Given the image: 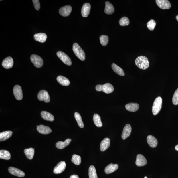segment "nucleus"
Wrapping results in <instances>:
<instances>
[{
	"mask_svg": "<svg viewBox=\"0 0 178 178\" xmlns=\"http://www.w3.org/2000/svg\"><path fill=\"white\" fill-rule=\"evenodd\" d=\"M57 56L58 58L65 64L71 66L72 64L70 58L65 53L61 51H58L57 53Z\"/></svg>",
	"mask_w": 178,
	"mask_h": 178,
	"instance_id": "obj_7",
	"label": "nucleus"
},
{
	"mask_svg": "<svg viewBox=\"0 0 178 178\" xmlns=\"http://www.w3.org/2000/svg\"><path fill=\"white\" fill-rule=\"evenodd\" d=\"M74 116L77 121L78 126L81 128H83L84 126V124L82 122V118L80 114L77 112H75L74 114Z\"/></svg>",
	"mask_w": 178,
	"mask_h": 178,
	"instance_id": "obj_33",
	"label": "nucleus"
},
{
	"mask_svg": "<svg viewBox=\"0 0 178 178\" xmlns=\"http://www.w3.org/2000/svg\"><path fill=\"white\" fill-rule=\"evenodd\" d=\"M118 165L117 164H110L105 167V172L107 174L111 173L117 170Z\"/></svg>",
	"mask_w": 178,
	"mask_h": 178,
	"instance_id": "obj_20",
	"label": "nucleus"
},
{
	"mask_svg": "<svg viewBox=\"0 0 178 178\" xmlns=\"http://www.w3.org/2000/svg\"><path fill=\"white\" fill-rule=\"evenodd\" d=\"M70 178H79V176L77 175H74L71 176Z\"/></svg>",
	"mask_w": 178,
	"mask_h": 178,
	"instance_id": "obj_40",
	"label": "nucleus"
},
{
	"mask_svg": "<svg viewBox=\"0 0 178 178\" xmlns=\"http://www.w3.org/2000/svg\"><path fill=\"white\" fill-rule=\"evenodd\" d=\"M95 88L98 92L102 91L106 94H109L113 92L114 90L113 86L110 83H106L103 85H97L96 86Z\"/></svg>",
	"mask_w": 178,
	"mask_h": 178,
	"instance_id": "obj_3",
	"label": "nucleus"
},
{
	"mask_svg": "<svg viewBox=\"0 0 178 178\" xmlns=\"http://www.w3.org/2000/svg\"><path fill=\"white\" fill-rule=\"evenodd\" d=\"M129 21L128 18L127 17H123L121 19H120V20L119 22V23L121 26H125L128 25L129 24Z\"/></svg>",
	"mask_w": 178,
	"mask_h": 178,
	"instance_id": "obj_36",
	"label": "nucleus"
},
{
	"mask_svg": "<svg viewBox=\"0 0 178 178\" xmlns=\"http://www.w3.org/2000/svg\"><path fill=\"white\" fill-rule=\"evenodd\" d=\"M37 129L38 132L42 134L47 135L52 132V129L50 127L43 125L37 126Z\"/></svg>",
	"mask_w": 178,
	"mask_h": 178,
	"instance_id": "obj_10",
	"label": "nucleus"
},
{
	"mask_svg": "<svg viewBox=\"0 0 178 178\" xmlns=\"http://www.w3.org/2000/svg\"><path fill=\"white\" fill-rule=\"evenodd\" d=\"M71 141V139H68L66 140L64 142L58 141L56 143V147L59 149H63L67 146H68Z\"/></svg>",
	"mask_w": 178,
	"mask_h": 178,
	"instance_id": "obj_26",
	"label": "nucleus"
},
{
	"mask_svg": "<svg viewBox=\"0 0 178 178\" xmlns=\"http://www.w3.org/2000/svg\"><path fill=\"white\" fill-rule=\"evenodd\" d=\"M112 68L114 72L120 76H124L125 75L123 70L121 68L119 67L115 63H113L112 65Z\"/></svg>",
	"mask_w": 178,
	"mask_h": 178,
	"instance_id": "obj_28",
	"label": "nucleus"
},
{
	"mask_svg": "<svg viewBox=\"0 0 178 178\" xmlns=\"http://www.w3.org/2000/svg\"><path fill=\"white\" fill-rule=\"evenodd\" d=\"M93 120L95 126L98 127L102 126V123L101 122V118L98 114H95L94 116Z\"/></svg>",
	"mask_w": 178,
	"mask_h": 178,
	"instance_id": "obj_32",
	"label": "nucleus"
},
{
	"mask_svg": "<svg viewBox=\"0 0 178 178\" xmlns=\"http://www.w3.org/2000/svg\"><path fill=\"white\" fill-rule=\"evenodd\" d=\"M132 128L130 124H127L125 126L123 130L122 135V139L125 140L128 138L131 134Z\"/></svg>",
	"mask_w": 178,
	"mask_h": 178,
	"instance_id": "obj_14",
	"label": "nucleus"
},
{
	"mask_svg": "<svg viewBox=\"0 0 178 178\" xmlns=\"http://www.w3.org/2000/svg\"><path fill=\"white\" fill-rule=\"evenodd\" d=\"M73 50L75 55L80 60L84 61L86 59L85 54L80 46L77 43H74Z\"/></svg>",
	"mask_w": 178,
	"mask_h": 178,
	"instance_id": "obj_2",
	"label": "nucleus"
},
{
	"mask_svg": "<svg viewBox=\"0 0 178 178\" xmlns=\"http://www.w3.org/2000/svg\"><path fill=\"white\" fill-rule=\"evenodd\" d=\"M156 3L158 7L162 9H168L171 7V4L167 0H156Z\"/></svg>",
	"mask_w": 178,
	"mask_h": 178,
	"instance_id": "obj_8",
	"label": "nucleus"
},
{
	"mask_svg": "<svg viewBox=\"0 0 178 178\" xmlns=\"http://www.w3.org/2000/svg\"><path fill=\"white\" fill-rule=\"evenodd\" d=\"M66 167V164L64 161L59 162L55 167L54 169V173L56 174H60L65 170Z\"/></svg>",
	"mask_w": 178,
	"mask_h": 178,
	"instance_id": "obj_12",
	"label": "nucleus"
},
{
	"mask_svg": "<svg viewBox=\"0 0 178 178\" xmlns=\"http://www.w3.org/2000/svg\"><path fill=\"white\" fill-rule=\"evenodd\" d=\"M88 175L90 178H98L95 167L92 165L89 167Z\"/></svg>",
	"mask_w": 178,
	"mask_h": 178,
	"instance_id": "obj_31",
	"label": "nucleus"
},
{
	"mask_svg": "<svg viewBox=\"0 0 178 178\" xmlns=\"http://www.w3.org/2000/svg\"><path fill=\"white\" fill-rule=\"evenodd\" d=\"M100 40L102 45L105 46H106L108 43L109 37L107 35H102L100 37Z\"/></svg>",
	"mask_w": 178,
	"mask_h": 178,
	"instance_id": "obj_35",
	"label": "nucleus"
},
{
	"mask_svg": "<svg viewBox=\"0 0 178 178\" xmlns=\"http://www.w3.org/2000/svg\"><path fill=\"white\" fill-rule=\"evenodd\" d=\"M156 23L153 20H151L147 23V28L150 31H153L156 27Z\"/></svg>",
	"mask_w": 178,
	"mask_h": 178,
	"instance_id": "obj_37",
	"label": "nucleus"
},
{
	"mask_svg": "<svg viewBox=\"0 0 178 178\" xmlns=\"http://www.w3.org/2000/svg\"><path fill=\"white\" fill-rule=\"evenodd\" d=\"M24 152L27 159L29 160L32 159L35 153V150L33 148H30L25 149L24 150Z\"/></svg>",
	"mask_w": 178,
	"mask_h": 178,
	"instance_id": "obj_29",
	"label": "nucleus"
},
{
	"mask_svg": "<svg viewBox=\"0 0 178 178\" xmlns=\"http://www.w3.org/2000/svg\"><path fill=\"white\" fill-rule=\"evenodd\" d=\"M144 178H148L147 177H145Z\"/></svg>",
	"mask_w": 178,
	"mask_h": 178,
	"instance_id": "obj_43",
	"label": "nucleus"
},
{
	"mask_svg": "<svg viewBox=\"0 0 178 178\" xmlns=\"http://www.w3.org/2000/svg\"><path fill=\"white\" fill-rule=\"evenodd\" d=\"M114 11V8L112 4L109 1L105 2V7L104 12L106 14H112Z\"/></svg>",
	"mask_w": 178,
	"mask_h": 178,
	"instance_id": "obj_25",
	"label": "nucleus"
},
{
	"mask_svg": "<svg viewBox=\"0 0 178 178\" xmlns=\"http://www.w3.org/2000/svg\"><path fill=\"white\" fill-rule=\"evenodd\" d=\"M47 36L46 33H40L35 34L34 35V39L36 41L44 43L46 41Z\"/></svg>",
	"mask_w": 178,
	"mask_h": 178,
	"instance_id": "obj_19",
	"label": "nucleus"
},
{
	"mask_svg": "<svg viewBox=\"0 0 178 178\" xmlns=\"http://www.w3.org/2000/svg\"><path fill=\"white\" fill-rule=\"evenodd\" d=\"M110 141L109 138H105L101 141L100 145V150L103 152L108 149L110 146Z\"/></svg>",
	"mask_w": 178,
	"mask_h": 178,
	"instance_id": "obj_23",
	"label": "nucleus"
},
{
	"mask_svg": "<svg viewBox=\"0 0 178 178\" xmlns=\"http://www.w3.org/2000/svg\"><path fill=\"white\" fill-rule=\"evenodd\" d=\"M147 160L145 157L141 154L137 155L136 162H135V164L137 166H143L147 164Z\"/></svg>",
	"mask_w": 178,
	"mask_h": 178,
	"instance_id": "obj_16",
	"label": "nucleus"
},
{
	"mask_svg": "<svg viewBox=\"0 0 178 178\" xmlns=\"http://www.w3.org/2000/svg\"><path fill=\"white\" fill-rule=\"evenodd\" d=\"M71 161L76 165H79L81 162V158L80 156L74 154L72 156Z\"/></svg>",
	"mask_w": 178,
	"mask_h": 178,
	"instance_id": "obj_34",
	"label": "nucleus"
},
{
	"mask_svg": "<svg viewBox=\"0 0 178 178\" xmlns=\"http://www.w3.org/2000/svg\"><path fill=\"white\" fill-rule=\"evenodd\" d=\"M14 61L11 57H8L3 60L2 62V66L6 69H9L13 66Z\"/></svg>",
	"mask_w": 178,
	"mask_h": 178,
	"instance_id": "obj_15",
	"label": "nucleus"
},
{
	"mask_svg": "<svg viewBox=\"0 0 178 178\" xmlns=\"http://www.w3.org/2000/svg\"><path fill=\"white\" fill-rule=\"evenodd\" d=\"M135 64L139 69L146 70L149 66V60L147 57L143 56H139L135 59Z\"/></svg>",
	"mask_w": 178,
	"mask_h": 178,
	"instance_id": "obj_1",
	"label": "nucleus"
},
{
	"mask_svg": "<svg viewBox=\"0 0 178 178\" xmlns=\"http://www.w3.org/2000/svg\"><path fill=\"white\" fill-rule=\"evenodd\" d=\"M38 99L40 101H44L48 103L50 101V98L47 91L44 90L40 91L37 95Z\"/></svg>",
	"mask_w": 178,
	"mask_h": 178,
	"instance_id": "obj_6",
	"label": "nucleus"
},
{
	"mask_svg": "<svg viewBox=\"0 0 178 178\" xmlns=\"http://www.w3.org/2000/svg\"><path fill=\"white\" fill-rule=\"evenodd\" d=\"M172 102L174 105H178V88L174 94L172 99Z\"/></svg>",
	"mask_w": 178,
	"mask_h": 178,
	"instance_id": "obj_38",
	"label": "nucleus"
},
{
	"mask_svg": "<svg viewBox=\"0 0 178 178\" xmlns=\"http://www.w3.org/2000/svg\"><path fill=\"white\" fill-rule=\"evenodd\" d=\"M31 60L35 66L38 68L42 67L43 64V59L37 55L33 54L31 56Z\"/></svg>",
	"mask_w": 178,
	"mask_h": 178,
	"instance_id": "obj_5",
	"label": "nucleus"
},
{
	"mask_svg": "<svg viewBox=\"0 0 178 178\" xmlns=\"http://www.w3.org/2000/svg\"><path fill=\"white\" fill-rule=\"evenodd\" d=\"M147 141L148 145L152 148L156 147L158 145L157 139L152 135H148L147 137Z\"/></svg>",
	"mask_w": 178,
	"mask_h": 178,
	"instance_id": "obj_21",
	"label": "nucleus"
},
{
	"mask_svg": "<svg viewBox=\"0 0 178 178\" xmlns=\"http://www.w3.org/2000/svg\"><path fill=\"white\" fill-rule=\"evenodd\" d=\"M176 19L177 20L178 22V15H177L176 17Z\"/></svg>",
	"mask_w": 178,
	"mask_h": 178,
	"instance_id": "obj_42",
	"label": "nucleus"
},
{
	"mask_svg": "<svg viewBox=\"0 0 178 178\" xmlns=\"http://www.w3.org/2000/svg\"><path fill=\"white\" fill-rule=\"evenodd\" d=\"M126 110L131 112H135L137 111L139 108V106L138 104L134 103H130L127 104L125 106Z\"/></svg>",
	"mask_w": 178,
	"mask_h": 178,
	"instance_id": "obj_18",
	"label": "nucleus"
},
{
	"mask_svg": "<svg viewBox=\"0 0 178 178\" xmlns=\"http://www.w3.org/2000/svg\"><path fill=\"white\" fill-rule=\"evenodd\" d=\"M90 9L91 5L90 3H86L84 4L81 10L82 16L84 17H87L90 13Z\"/></svg>",
	"mask_w": 178,
	"mask_h": 178,
	"instance_id": "obj_17",
	"label": "nucleus"
},
{
	"mask_svg": "<svg viewBox=\"0 0 178 178\" xmlns=\"http://www.w3.org/2000/svg\"><path fill=\"white\" fill-rule=\"evenodd\" d=\"M162 100L161 97H158L154 101L152 108V112L154 115L155 116L160 112L162 108Z\"/></svg>",
	"mask_w": 178,
	"mask_h": 178,
	"instance_id": "obj_4",
	"label": "nucleus"
},
{
	"mask_svg": "<svg viewBox=\"0 0 178 178\" xmlns=\"http://www.w3.org/2000/svg\"><path fill=\"white\" fill-rule=\"evenodd\" d=\"M72 10L71 6L67 5L61 7L59 10V13L63 17H67L71 13Z\"/></svg>",
	"mask_w": 178,
	"mask_h": 178,
	"instance_id": "obj_13",
	"label": "nucleus"
},
{
	"mask_svg": "<svg viewBox=\"0 0 178 178\" xmlns=\"http://www.w3.org/2000/svg\"><path fill=\"white\" fill-rule=\"evenodd\" d=\"M57 80L59 84L63 86H68L70 84L69 80L66 78L62 76H58L57 78Z\"/></svg>",
	"mask_w": 178,
	"mask_h": 178,
	"instance_id": "obj_27",
	"label": "nucleus"
},
{
	"mask_svg": "<svg viewBox=\"0 0 178 178\" xmlns=\"http://www.w3.org/2000/svg\"><path fill=\"white\" fill-rule=\"evenodd\" d=\"M34 6L36 10H39L40 8V3L38 0H33L32 1Z\"/></svg>",
	"mask_w": 178,
	"mask_h": 178,
	"instance_id": "obj_39",
	"label": "nucleus"
},
{
	"mask_svg": "<svg viewBox=\"0 0 178 178\" xmlns=\"http://www.w3.org/2000/svg\"><path fill=\"white\" fill-rule=\"evenodd\" d=\"M11 131H4L0 133V141H3L9 138L12 135Z\"/></svg>",
	"mask_w": 178,
	"mask_h": 178,
	"instance_id": "obj_24",
	"label": "nucleus"
},
{
	"mask_svg": "<svg viewBox=\"0 0 178 178\" xmlns=\"http://www.w3.org/2000/svg\"><path fill=\"white\" fill-rule=\"evenodd\" d=\"M9 173L11 174L20 177H24L25 173L22 171L15 167H11L8 169Z\"/></svg>",
	"mask_w": 178,
	"mask_h": 178,
	"instance_id": "obj_11",
	"label": "nucleus"
},
{
	"mask_svg": "<svg viewBox=\"0 0 178 178\" xmlns=\"http://www.w3.org/2000/svg\"><path fill=\"white\" fill-rule=\"evenodd\" d=\"M175 149L176 150H177V151H178V145L175 146Z\"/></svg>",
	"mask_w": 178,
	"mask_h": 178,
	"instance_id": "obj_41",
	"label": "nucleus"
},
{
	"mask_svg": "<svg viewBox=\"0 0 178 178\" xmlns=\"http://www.w3.org/2000/svg\"><path fill=\"white\" fill-rule=\"evenodd\" d=\"M11 158V154L7 150H0V158L4 160H9Z\"/></svg>",
	"mask_w": 178,
	"mask_h": 178,
	"instance_id": "obj_30",
	"label": "nucleus"
},
{
	"mask_svg": "<svg viewBox=\"0 0 178 178\" xmlns=\"http://www.w3.org/2000/svg\"><path fill=\"white\" fill-rule=\"evenodd\" d=\"M13 92L15 98L18 100H21L23 99V94L22 88L18 85L14 87Z\"/></svg>",
	"mask_w": 178,
	"mask_h": 178,
	"instance_id": "obj_9",
	"label": "nucleus"
},
{
	"mask_svg": "<svg viewBox=\"0 0 178 178\" xmlns=\"http://www.w3.org/2000/svg\"><path fill=\"white\" fill-rule=\"evenodd\" d=\"M41 116L44 120L48 121L53 122L54 120V116L51 114L46 111H43L41 112Z\"/></svg>",
	"mask_w": 178,
	"mask_h": 178,
	"instance_id": "obj_22",
	"label": "nucleus"
}]
</instances>
